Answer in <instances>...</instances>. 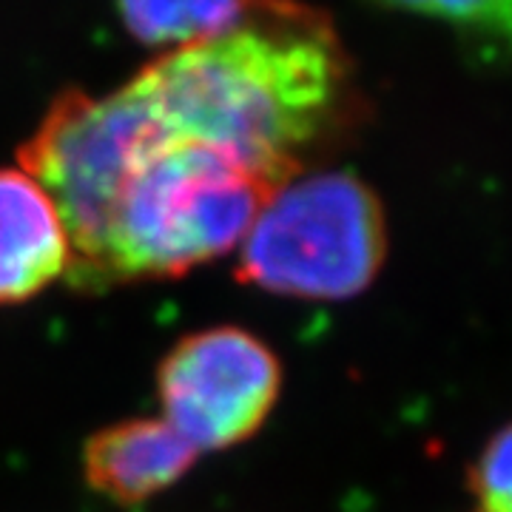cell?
<instances>
[{
    "instance_id": "obj_1",
    "label": "cell",
    "mask_w": 512,
    "mask_h": 512,
    "mask_svg": "<svg viewBox=\"0 0 512 512\" xmlns=\"http://www.w3.org/2000/svg\"><path fill=\"white\" fill-rule=\"evenodd\" d=\"M123 89L151 137L228 154L279 188L339 120L350 74L325 12L242 0L220 35L163 52Z\"/></svg>"
},
{
    "instance_id": "obj_2",
    "label": "cell",
    "mask_w": 512,
    "mask_h": 512,
    "mask_svg": "<svg viewBox=\"0 0 512 512\" xmlns=\"http://www.w3.org/2000/svg\"><path fill=\"white\" fill-rule=\"evenodd\" d=\"M111 103L123 134L120 180L97 254L72 285L177 279L239 248L274 185L228 154L151 137L123 86Z\"/></svg>"
},
{
    "instance_id": "obj_3",
    "label": "cell",
    "mask_w": 512,
    "mask_h": 512,
    "mask_svg": "<svg viewBox=\"0 0 512 512\" xmlns=\"http://www.w3.org/2000/svg\"><path fill=\"white\" fill-rule=\"evenodd\" d=\"M387 256L376 191L350 171L296 174L279 185L239 242L237 276L259 291L342 302L373 285Z\"/></svg>"
},
{
    "instance_id": "obj_4",
    "label": "cell",
    "mask_w": 512,
    "mask_h": 512,
    "mask_svg": "<svg viewBox=\"0 0 512 512\" xmlns=\"http://www.w3.org/2000/svg\"><path fill=\"white\" fill-rule=\"evenodd\" d=\"M279 390V356L237 325L188 333L157 370L163 419L200 453L256 436L276 407Z\"/></svg>"
},
{
    "instance_id": "obj_5",
    "label": "cell",
    "mask_w": 512,
    "mask_h": 512,
    "mask_svg": "<svg viewBox=\"0 0 512 512\" xmlns=\"http://www.w3.org/2000/svg\"><path fill=\"white\" fill-rule=\"evenodd\" d=\"M72 268V242L49 191L23 168H0V305L35 299Z\"/></svg>"
},
{
    "instance_id": "obj_6",
    "label": "cell",
    "mask_w": 512,
    "mask_h": 512,
    "mask_svg": "<svg viewBox=\"0 0 512 512\" xmlns=\"http://www.w3.org/2000/svg\"><path fill=\"white\" fill-rule=\"evenodd\" d=\"M197 458L200 450L165 419H126L86 441L83 476L111 504L137 507L174 487Z\"/></svg>"
},
{
    "instance_id": "obj_7",
    "label": "cell",
    "mask_w": 512,
    "mask_h": 512,
    "mask_svg": "<svg viewBox=\"0 0 512 512\" xmlns=\"http://www.w3.org/2000/svg\"><path fill=\"white\" fill-rule=\"evenodd\" d=\"M242 0H117L120 18L140 43L165 52L220 35L239 15Z\"/></svg>"
},
{
    "instance_id": "obj_8",
    "label": "cell",
    "mask_w": 512,
    "mask_h": 512,
    "mask_svg": "<svg viewBox=\"0 0 512 512\" xmlns=\"http://www.w3.org/2000/svg\"><path fill=\"white\" fill-rule=\"evenodd\" d=\"M379 3L390 9L447 20L464 32L490 37L512 49V0H379Z\"/></svg>"
},
{
    "instance_id": "obj_9",
    "label": "cell",
    "mask_w": 512,
    "mask_h": 512,
    "mask_svg": "<svg viewBox=\"0 0 512 512\" xmlns=\"http://www.w3.org/2000/svg\"><path fill=\"white\" fill-rule=\"evenodd\" d=\"M467 512H512V421L481 447L467 478Z\"/></svg>"
}]
</instances>
